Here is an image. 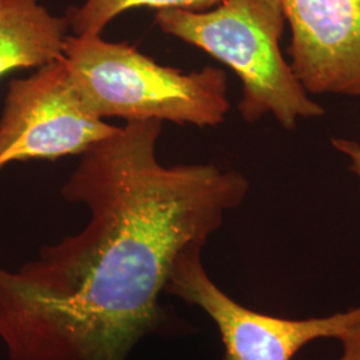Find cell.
<instances>
[{"instance_id": "cell-1", "label": "cell", "mask_w": 360, "mask_h": 360, "mask_svg": "<svg viewBox=\"0 0 360 360\" xmlns=\"http://www.w3.org/2000/svg\"><path fill=\"white\" fill-rule=\"evenodd\" d=\"M162 129L127 122L80 155L60 193L89 210L86 227L16 271L0 267L8 360H126L166 328L160 296L176 259L205 247L250 183L214 163L162 165Z\"/></svg>"}, {"instance_id": "cell-2", "label": "cell", "mask_w": 360, "mask_h": 360, "mask_svg": "<svg viewBox=\"0 0 360 360\" xmlns=\"http://www.w3.org/2000/svg\"><path fill=\"white\" fill-rule=\"evenodd\" d=\"M155 23L231 68L242 83L238 110L247 123L270 115L294 129L324 115L281 49L287 25L282 0H223L206 11L159 10Z\"/></svg>"}, {"instance_id": "cell-3", "label": "cell", "mask_w": 360, "mask_h": 360, "mask_svg": "<svg viewBox=\"0 0 360 360\" xmlns=\"http://www.w3.org/2000/svg\"><path fill=\"white\" fill-rule=\"evenodd\" d=\"M63 59L80 98L103 120H159L205 129L221 124L230 111L227 75L217 67L181 72L102 35H67Z\"/></svg>"}, {"instance_id": "cell-4", "label": "cell", "mask_w": 360, "mask_h": 360, "mask_svg": "<svg viewBox=\"0 0 360 360\" xmlns=\"http://www.w3.org/2000/svg\"><path fill=\"white\" fill-rule=\"evenodd\" d=\"M119 129L91 112L62 58L10 82L0 115V171L13 162L84 154Z\"/></svg>"}, {"instance_id": "cell-5", "label": "cell", "mask_w": 360, "mask_h": 360, "mask_svg": "<svg viewBox=\"0 0 360 360\" xmlns=\"http://www.w3.org/2000/svg\"><path fill=\"white\" fill-rule=\"evenodd\" d=\"M202 245L180 254L166 294L199 307L217 326L223 360H292L311 342L339 336L360 319V306L323 318L287 319L247 309L227 295L207 274Z\"/></svg>"}, {"instance_id": "cell-6", "label": "cell", "mask_w": 360, "mask_h": 360, "mask_svg": "<svg viewBox=\"0 0 360 360\" xmlns=\"http://www.w3.org/2000/svg\"><path fill=\"white\" fill-rule=\"evenodd\" d=\"M290 65L309 95L360 99V0H282Z\"/></svg>"}, {"instance_id": "cell-7", "label": "cell", "mask_w": 360, "mask_h": 360, "mask_svg": "<svg viewBox=\"0 0 360 360\" xmlns=\"http://www.w3.org/2000/svg\"><path fill=\"white\" fill-rule=\"evenodd\" d=\"M68 30L39 0H0V79L62 59Z\"/></svg>"}, {"instance_id": "cell-8", "label": "cell", "mask_w": 360, "mask_h": 360, "mask_svg": "<svg viewBox=\"0 0 360 360\" xmlns=\"http://www.w3.org/2000/svg\"><path fill=\"white\" fill-rule=\"evenodd\" d=\"M223 0H83L82 4L72 6L65 13L72 35H102L119 15L134 8L155 10H188L206 11Z\"/></svg>"}, {"instance_id": "cell-9", "label": "cell", "mask_w": 360, "mask_h": 360, "mask_svg": "<svg viewBox=\"0 0 360 360\" xmlns=\"http://www.w3.org/2000/svg\"><path fill=\"white\" fill-rule=\"evenodd\" d=\"M331 144L338 153L346 156L349 162V171L360 181V144L352 139L333 138Z\"/></svg>"}, {"instance_id": "cell-10", "label": "cell", "mask_w": 360, "mask_h": 360, "mask_svg": "<svg viewBox=\"0 0 360 360\" xmlns=\"http://www.w3.org/2000/svg\"><path fill=\"white\" fill-rule=\"evenodd\" d=\"M343 352L338 360H360V319L339 336Z\"/></svg>"}]
</instances>
